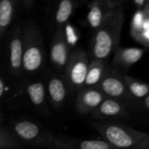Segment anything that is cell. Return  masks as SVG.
<instances>
[{
	"instance_id": "6da1fadb",
	"label": "cell",
	"mask_w": 149,
	"mask_h": 149,
	"mask_svg": "<svg viewBox=\"0 0 149 149\" xmlns=\"http://www.w3.org/2000/svg\"><path fill=\"white\" fill-rule=\"evenodd\" d=\"M124 19L123 8L115 7L107 14L102 24L93 30L90 43V59L107 60L119 45Z\"/></svg>"
},
{
	"instance_id": "7a4b0ae2",
	"label": "cell",
	"mask_w": 149,
	"mask_h": 149,
	"mask_svg": "<svg viewBox=\"0 0 149 149\" xmlns=\"http://www.w3.org/2000/svg\"><path fill=\"white\" fill-rule=\"evenodd\" d=\"M93 128L113 148H149V135L133 127L112 120L97 121Z\"/></svg>"
},
{
	"instance_id": "3957f363",
	"label": "cell",
	"mask_w": 149,
	"mask_h": 149,
	"mask_svg": "<svg viewBox=\"0 0 149 149\" xmlns=\"http://www.w3.org/2000/svg\"><path fill=\"white\" fill-rule=\"evenodd\" d=\"M23 57L22 70L26 74H36L44 67L45 51L38 25L30 21L22 28Z\"/></svg>"
},
{
	"instance_id": "277c9868",
	"label": "cell",
	"mask_w": 149,
	"mask_h": 149,
	"mask_svg": "<svg viewBox=\"0 0 149 149\" xmlns=\"http://www.w3.org/2000/svg\"><path fill=\"white\" fill-rule=\"evenodd\" d=\"M98 88L106 97L119 100L128 105L132 109H136L139 107H142L143 108L142 103L138 102L129 94L123 74L112 66L107 68Z\"/></svg>"
},
{
	"instance_id": "5b68a950",
	"label": "cell",
	"mask_w": 149,
	"mask_h": 149,
	"mask_svg": "<svg viewBox=\"0 0 149 149\" xmlns=\"http://www.w3.org/2000/svg\"><path fill=\"white\" fill-rule=\"evenodd\" d=\"M90 57L83 49H77L70 53L68 62L62 73L70 93L78 92L84 86Z\"/></svg>"
},
{
	"instance_id": "8992f818",
	"label": "cell",
	"mask_w": 149,
	"mask_h": 149,
	"mask_svg": "<svg viewBox=\"0 0 149 149\" xmlns=\"http://www.w3.org/2000/svg\"><path fill=\"white\" fill-rule=\"evenodd\" d=\"M65 27L53 31V38L50 47V59L52 66L63 73L70 56V45L65 31Z\"/></svg>"
},
{
	"instance_id": "52a82bcc",
	"label": "cell",
	"mask_w": 149,
	"mask_h": 149,
	"mask_svg": "<svg viewBox=\"0 0 149 149\" xmlns=\"http://www.w3.org/2000/svg\"><path fill=\"white\" fill-rule=\"evenodd\" d=\"M132 110L133 109L128 105L119 100L105 97L100 105L90 114L94 120H112L128 117Z\"/></svg>"
},
{
	"instance_id": "ba28073f",
	"label": "cell",
	"mask_w": 149,
	"mask_h": 149,
	"mask_svg": "<svg viewBox=\"0 0 149 149\" xmlns=\"http://www.w3.org/2000/svg\"><path fill=\"white\" fill-rule=\"evenodd\" d=\"M23 57V33L19 25H15L8 39V64L12 75L20 77L23 74L22 70Z\"/></svg>"
},
{
	"instance_id": "9c48e42d",
	"label": "cell",
	"mask_w": 149,
	"mask_h": 149,
	"mask_svg": "<svg viewBox=\"0 0 149 149\" xmlns=\"http://www.w3.org/2000/svg\"><path fill=\"white\" fill-rule=\"evenodd\" d=\"M102 92L96 87H82L77 92L75 107L81 115L90 114L105 99Z\"/></svg>"
},
{
	"instance_id": "30bf717a",
	"label": "cell",
	"mask_w": 149,
	"mask_h": 149,
	"mask_svg": "<svg viewBox=\"0 0 149 149\" xmlns=\"http://www.w3.org/2000/svg\"><path fill=\"white\" fill-rule=\"evenodd\" d=\"M145 49L138 47H120L116 46L113 50V59L112 67L120 72H127L144 55Z\"/></svg>"
},
{
	"instance_id": "8fae6325",
	"label": "cell",
	"mask_w": 149,
	"mask_h": 149,
	"mask_svg": "<svg viewBox=\"0 0 149 149\" xmlns=\"http://www.w3.org/2000/svg\"><path fill=\"white\" fill-rule=\"evenodd\" d=\"M13 129L17 136L21 140L27 142L35 141L38 142V144L46 147H50L52 138L53 136H42L40 127L38 124L29 120H21L16 122L14 124Z\"/></svg>"
},
{
	"instance_id": "7c38bea8",
	"label": "cell",
	"mask_w": 149,
	"mask_h": 149,
	"mask_svg": "<svg viewBox=\"0 0 149 149\" xmlns=\"http://www.w3.org/2000/svg\"><path fill=\"white\" fill-rule=\"evenodd\" d=\"M149 3V2H148ZM147 3L134 16L131 24V35L146 48L149 44V5Z\"/></svg>"
},
{
	"instance_id": "4fadbf2b",
	"label": "cell",
	"mask_w": 149,
	"mask_h": 149,
	"mask_svg": "<svg viewBox=\"0 0 149 149\" xmlns=\"http://www.w3.org/2000/svg\"><path fill=\"white\" fill-rule=\"evenodd\" d=\"M50 148L69 149H110L113 148L106 141L76 140L68 137L52 136Z\"/></svg>"
},
{
	"instance_id": "5bb4252c",
	"label": "cell",
	"mask_w": 149,
	"mask_h": 149,
	"mask_svg": "<svg viewBox=\"0 0 149 149\" xmlns=\"http://www.w3.org/2000/svg\"><path fill=\"white\" fill-rule=\"evenodd\" d=\"M47 93L51 103L56 108L61 107L66 101L70 93L67 83L63 74H53L50 76L47 82Z\"/></svg>"
},
{
	"instance_id": "9a60e30c",
	"label": "cell",
	"mask_w": 149,
	"mask_h": 149,
	"mask_svg": "<svg viewBox=\"0 0 149 149\" xmlns=\"http://www.w3.org/2000/svg\"><path fill=\"white\" fill-rule=\"evenodd\" d=\"M79 0H57L51 17V25L53 31L65 27L79 5Z\"/></svg>"
},
{
	"instance_id": "2e32d148",
	"label": "cell",
	"mask_w": 149,
	"mask_h": 149,
	"mask_svg": "<svg viewBox=\"0 0 149 149\" xmlns=\"http://www.w3.org/2000/svg\"><path fill=\"white\" fill-rule=\"evenodd\" d=\"M113 9V6L109 0H93L89 4V11L86 17L87 23L92 30L97 29Z\"/></svg>"
},
{
	"instance_id": "e0dca14e",
	"label": "cell",
	"mask_w": 149,
	"mask_h": 149,
	"mask_svg": "<svg viewBox=\"0 0 149 149\" xmlns=\"http://www.w3.org/2000/svg\"><path fill=\"white\" fill-rule=\"evenodd\" d=\"M108 67L106 59H90L83 87L98 88Z\"/></svg>"
},
{
	"instance_id": "ac0fdd59",
	"label": "cell",
	"mask_w": 149,
	"mask_h": 149,
	"mask_svg": "<svg viewBox=\"0 0 149 149\" xmlns=\"http://www.w3.org/2000/svg\"><path fill=\"white\" fill-rule=\"evenodd\" d=\"M17 5V0H0V39L10 25Z\"/></svg>"
},
{
	"instance_id": "d6986e66",
	"label": "cell",
	"mask_w": 149,
	"mask_h": 149,
	"mask_svg": "<svg viewBox=\"0 0 149 149\" xmlns=\"http://www.w3.org/2000/svg\"><path fill=\"white\" fill-rule=\"evenodd\" d=\"M123 79L129 94L138 102L142 103L143 99L149 93V86L128 75H123Z\"/></svg>"
},
{
	"instance_id": "ffe728a7",
	"label": "cell",
	"mask_w": 149,
	"mask_h": 149,
	"mask_svg": "<svg viewBox=\"0 0 149 149\" xmlns=\"http://www.w3.org/2000/svg\"><path fill=\"white\" fill-rule=\"evenodd\" d=\"M26 94L31 104L38 108H44L45 104L46 89L40 81L31 82L26 86Z\"/></svg>"
},
{
	"instance_id": "44dd1931",
	"label": "cell",
	"mask_w": 149,
	"mask_h": 149,
	"mask_svg": "<svg viewBox=\"0 0 149 149\" xmlns=\"http://www.w3.org/2000/svg\"><path fill=\"white\" fill-rule=\"evenodd\" d=\"M17 146V142L14 138L10 136L6 132L0 130V148H14Z\"/></svg>"
},
{
	"instance_id": "7402d4cb",
	"label": "cell",
	"mask_w": 149,
	"mask_h": 149,
	"mask_svg": "<svg viewBox=\"0 0 149 149\" xmlns=\"http://www.w3.org/2000/svg\"><path fill=\"white\" fill-rule=\"evenodd\" d=\"M8 90H10V89L8 87L6 79H4L3 77L0 76V100L6 98Z\"/></svg>"
},
{
	"instance_id": "603a6c76",
	"label": "cell",
	"mask_w": 149,
	"mask_h": 149,
	"mask_svg": "<svg viewBox=\"0 0 149 149\" xmlns=\"http://www.w3.org/2000/svg\"><path fill=\"white\" fill-rule=\"evenodd\" d=\"M34 1L35 0H20V3H21L22 6L25 10H31L32 8L33 3H34Z\"/></svg>"
},
{
	"instance_id": "cb8c5ba5",
	"label": "cell",
	"mask_w": 149,
	"mask_h": 149,
	"mask_svg": "<svg viewBox=\"0 0 149 149\" xmlns=\"http://www.w3.org/2000/svg\"><path fill=\"white\" fill-rule=\"evenodd\" d=\"M134 3L136 4V6L140 9H142L144 5L148 3V0H134Z\"/></svg>"
},
{
	"instance_id": "d4e9b609",
	"label": "cell",
	"mask_w": 149,
	"mask_h": 149,
	"mask_svg": "<svg viewBox=\"0 0 149 149\" xmlns=\"http://www.w3.org/2000/svg\"><path fill=\"white\" fill-rule=\"evenodd\" d=\"M0 120H1V117H0Z\"/></svg>"
},
{
	"instance_id": "484cf974",
	"label": "cell",
	"mask_w": 149,
	"mask_h": 149,
	"mask_svg": "<svg viewBox=\"0 0 149 149\" xmlns=\"http://www.w3.org/2000/svg\"><path fill=\"white\" fill-rule=\"evenodd\" d=\"M47 1H49V0H47Z\"/></svg>"
}]
</instances>
